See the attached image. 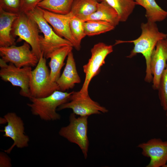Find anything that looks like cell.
Returning <instances> with one entry per match:
<instances>
[{
	"label": "cell",
	"instance_id": "6da1fadb",
	"mask_svg": "<svg viewBox=\"0 0 167 167\" xmlns=\"http://www.w3.org/2000/svg\"><path fill=\"white\" fill-rule=\"evenodd\" d=\"M141 33L137 39L131 41H118L115 44L124 43H133L134 46L129 54L126 56L131 58L138 54H142L146 62V69L144 80L150 83L152 81L153 76L150 68L152 53L158 42L167 39V34L161 32L156 23L147 21L141 24Z\"/></svg>",
	"mask_w": 167,
	"mask_h": 167
},
{
	"label": "cell",
	"instance_id": "7a4b0ae2",
	"mask_svg": "<svg viewBox=\"0 0 167 167\" xmlns=\"http://www.w3.org/2000/svg\"><path fill=\"white\" fill-rule=\"evenodd\" d=\"M73 91L70 92L55 91L49 96L41 98L31 97V103L27 105L32 114L46 121L59 120L61 116L56 112L58 108L69 101Z\"/></svg>",
	"mask_w": 167,
	"mask_h": 167
},
{
	"label": "cell",
	"instance_id": "3957f363",
	"mask_svg": "<svg viewBox=\"0 0 167 167\" xmlns=\"http://www.w3.org/2000/svg\"><path fill=\"white\" fill-rule=\"evenodd\" d=\"M25 13L35 21L39 30L43 34V37L41 36L40 45L42 52L46 59L49 58L53 52L61 47L66 46H73L70 42L59 36L53 30L44 17L41 8L37 6Z\"/></svg>",
	"mask_w": 167,
	"mask_h": 167
},
{
	"label": "cell",
	"instance_id": "277c9868",
	"mask_svg": "<svg viewBox=\"0 0 167 167\" xmlns=\"http://www.w3.org/2000/svg\"><path fill=\"white\" fill-rule=\"evenodd\" d=\"M36 66L32 70L31 75L29 82L30 98L45 97L56 90H60L57 83L51 79L46 58L42 52Z\"/></svg>",
	"mask_w": 167,
	"mask_h": 167
},
{
	"label": "cell",
	"instance_id": "5b68a950",
	"mask_svg": "<svg viewBox=\"0 0 167 167\" xmlns=\"http://www.w3.org/2000/svg\"><path fill=\"white\" fill-rule=\"evenodd\" d=\"M39 29L37 24L31 17L25 13L20 12L13 23L11 34L13 37H19L18 41L23 40L29 44L39 59L42 51Z\"/></svg>",
	"mask_w": 167,
	"mask_h": 167
},
{
	"label": "cell",
	"instance_id": "8992f818",
	"mask_svg": "<svg viewBox=\"0 0 167 167\" xmlns=\"http://www.w3.org/2000/svg\"><path fill=\"white\" fill-rule=\"evenodd\" d=\"M72 113L69 117V124L62 127L59 135L70 142L77 144L80 148L85 159L88 156L89 142L87 135L88 116L76 118Z\"/></svg>",
	"mask_w": 167,
	"mask_h": 167
},
{
	"label": "cell",
	"instance_id": "52a82bcc",
	"mask_svg": "<svg viewBox=\"0 0 167 167\" xmlns=\"http://www.w3.org/2000/svg\"><path fill=\"white\" fill-rule=\"evenodd\" d=\"M113 51V46L103 42L95 44L91 50V56L88 62L83 66L85 78L79 91L81 93L88 95V87L92 79L101 71L102 66L105 64L107 56Z\"/></svg>",
	"mask_w": 167,
	"mask_h": 167
},
{
	"label": "cell",
	"instance_id": "ba28073f",
	"mask_svg": "<svg viewBox=\"0 0 167 167\" xmlns=\"http://www.w3.org/2000/svg\"><path fill=\"white\" fill-rule=\"evenodd\" d=\"M6 62L0 59V77L5 82H10L13 86L20 88V94L29 98V82L32 69L31 66L21 68Z\"/></svg>",
	"mask_w": 167,
	"mask_h": 167
},
{
	"label": "cell",
	"instance_id": "9c48e42d",
	"mask_svg": "<svg viewBox=\"0 0 167 167\" xmlns=\"http://www.w3.org/2000/svg\"><path fill=\"white\" fill-rule=\"evenodd\" d=\"M30 46L24 41L20 46L14 45L7 47H0L1 58L6 63H11L19 68L36 66L39 59L31 50Z\"/></svg>",
	"mask_w": 167,
	"mask_h": 167
},
{
	"label": "cell",
	"instance_id": "30bf717a",
	"mask_svg": "<svg viewBox=\"0 0 167 167\" xmlns=\"http://www.w3.org/2000/svg\"><path fill=\"white\" fill-rule=\"evenodd\" d=\"M70 109L73 113L80 116H88L92 114L105 113L108 110L101 105L98 102L93 101L89 95H85L79 91H73L69 101L59 106L57 110Z\"/></svg>",
	"mask_w": 167,
	"mask_h": 167
},
{
	"label": "cell",
	"instance_id": "8fae6325",
	"mask_svg": "<svg viewBox=\"0 0 167 167\" xmlns=\"http://www.w3.org/2000/svg\"><path fill=\"white\" fill-rule=\"evenodd\" d=\"M7 120V124L1 131L4 133V137L11 138L13 144L5 150L6 153H10L13 148L16 147L22 148L28 146L29 136L25 134L24 126L22 119L14 112H9L4 116Z\"/></svg>",
	"mask_w": 167,
	"mask_h": 167
},
{
	"label": "cell",
	"instance_id": "7c38bea8",
	"mask_svg": "<svg viewBox=\"0 0 167 167\" xmlns=\"http://www.w3.org/2000/svg\"><path fill=\"white\" fill-rule=\"evenodd\" d=\"M143 156L150 158L147 167H162L167 162V141L160 138L151 139L138 144Z\"/></svg>",
	"mask_w": 167,
	"mask_h": 167
},
{
	"label": "cell",
	"instance_id": "4fadbf2b",
	"mask_svg": "<svg viewBox=\"0 0 167 167\" xmlns=\"http://www.w3.org/2000/svg\"><path fill=\"white\" fill-rule=\"evenodd\" d=\"M167 65V39L157 43L151 55L150 68L153 76V89L157 90L161 75Z\"/></svg>",
	"mask_w": 167,
	"mask_h": 167
},
{
	"label": "cell",
	"instance_id": "5bb4252c",
	"mask_svg": "<svg viewBox=\"0 0 167 167\" xmlns=\"http://www.w3.org/2000/svg\"><path fill=\"white\" fill-rule=\"evenodd\" d=\"M42 10L44 17L48 23L52 26L56 33L70 42L73 47L75 48V43L70 27V21L74 16L72 13L70 11L67 14H60L43 9Z\"/></svg>",
	"mask_w": 167,
	"mask_h": 167
},
{
	"label": "cell",
	"instance_id": "9a60e30c",
	"mask_svg": "<svg viewBox=\"0 0 167 167\" xmlns=\"http://www.w3.org/2000/svg\"><path fill=\"white\" fill-rule=\"evenodd\" d=\"M81 81L78 73L72 51L68 54L64 70L56 81L60 91L65 92L72 89Z\"/></svg>",
	"mask_w": 167,
	"mask_h": 167
},
{
	"label": "cell",
	"instance_id": "2e32d148",
	"mask_svg": "<svg viewBox=\"0 0 167 167\" xmlns=\"http://www.w3.org/2000/svg\"><path fill=\"white\" fill-rule=\"evenodd\" d=\"M18 15L0 8V47H7L15 45V40L11 32L13 23Z\"/></svg>",
	"mask_w": 167,
	"mask_h": 167
},
{
	"label": "cell",
	"instance_id": "e0dca14e",
	"mask_svg": "<svg viewBox=\"0 0 167 167\" xmlns=\"http://www.w3.org/2000/svg\"><path fill=\"white\" fill-rule=\"evenodd\" d=\"M73 47L66 46L54 51L49 56V63L50 68V76L52 80L56 82L61 75V71L65 64L64 60Z\"/></svg>",
	"mask_w": 167,
	"mask_h": 167
},
{
	"label": "cell",
	"instance_id": "ac0fdd59",
	"mask_svg": "<svg viewBox=\"0 0 167 167\" xmlns=\"http://www.w3.org/2000/svg\"><path fill=\"white\" fill-rule=\"evenodd\" d=\"M88 20L105 21L109 23L114 27L118 25L120 22L117 11L104 1L98 3L96 11L87 17L85 21Z\"/></svg>",
	"mask_w": 167,
	"mask_h": 167
},
{
	"label": "cell",
	"instance_id": "d6986e66",
	"mask_svg": "<svg viewBox=\"0 0 167 167\" xmlns=\"http://www.w3.org/2000/svg\"><path fill=\"white\" fill-rule=\"evenodd\" d=\"M136 5L142 6L146 10L147 21L155 23L161 22L167 17V11L163 9L155 0H135Z\"/></svg>",
	"mask_w": 167,
	"mask_h": 167
},
{
	"label": "cell",
	"instance_id": "ffe728a7",
	"mask_svg": "<svg viewBox=\"0 0 167 167\" xmlns=\"http://www.w3.org/2000/svg\"><path fill=\"white\" fill-rule=\"evenodd\" d=\"M99 2L95 0H74L71 12L84 22L97 10Z\"/></svg>",
	"mask_w": 167,
	"mask_h": 167
},
{
	"label": "cell",
	"instance_id": "44dd1931",
	"mask_svg": "<svg viewBox=\"0 0 167 167\" xmlns=\"http://www.w3.org/2000/svg\"><path fill=\"white\" fill-rule=\"evenodd\" d=\"M113 8L118 13L120 22L126 21L136 6L135 0H102Z\"/></svg>",
	"mask_w": 167,
	"mask_h": 167
},
{
	"label": "cell",
	"instance_id": "7402d4cb",
	"mask_svg": "<svg viewBox=\"0 0 167 167\" xmlns=\"http://www.w3.org/2000/svg\"><path fill=\"white\" fill-rule=\"evenodd\" d=\"M74 0H43L37 6L48 11L65 14L70 12Z\"/></svg>",
	"mask_w": 167,
	"mask_h": 167
},
{
	"label": "cell",
	"instance_id": "603a6c76",
	"mask_svg": "<svg viewBox=\"0 0 167 167\" xmlns=\"http://www.w3.org/2000/svg\"><path fill=\"white\" fill-rule=\"evenodd\" d=\"M83 26L86 36H93L111 31L115 27L110 24L99 20H88L84 22Z\"/></svg>",
	"mask_w": 167,
	"mask_h": 167
},
{
	"label": "cell",
	"instance_id": "cb8c5ba5",
	"mask_svg": "<svg viewBox=\"0 0 167 167\" xmlns=\"http://www.w3.org/2000/svg\"><path fill=\"white\" fill-rule=\"evenodd\" d=\"M84 21L79 18L73 16L70 23V27L75 46V48L78 51L81 48L82 39L86 36L83 26Z\"/></svg>",
	"mask_w": 167,
	"mask_h": 167
},
{
	"label": "cell",
	"instance_id": "d4e9b609",
	"mask_svg": "<svg viewBox=\"0 0 167 167\" xmlns=\"http://www.w3.org/2000/svg\"><path fill=\"white\" fill-rule=\"evenodd\" d=\"M160 104L164 110L167 111V65L163 72L158 89Z\"/></svg>",
	"mask_w": 167,
	"mask_h": 167
},
{
	"label": "cell",
	"instance_id": "484cf974",
	"mask_svg": "<svg viewBox=\"0 0 167 167\" xmlns=\"http://www.w3.org/2000/svg\"><path fill=\"white\" fill-rule=\"evenodd\" d=\"M0 8L5 11L14 13L20 12V0H0Z\"/></svg>",
	"mask_w": 167,
	"mask_h": 167
},
{
	"label": "cell",
	"instance_id": "4316f807",
	"mask_svg": "<svg viewBox=\"0 0 167 167\" xmlns=\"http://www.w3.org/2000/svg\"><path fill=\"white\" fill-rule=\"evenodd\" d=\"M43 0H20V12H27L35 8Z\"/></svg>",
	"mask_w": 167,
	"mask_h": 167
},
{
	"label": "cell",
	"instance_id": "83f0119b",
	"mask_svg": "<svg viewBox=\"0 0 167 167\" xmlns=\"http://www.w3.org/2000/svg\"><path fill=\"white\" fill-rule=\"evenodd\" d=\"M6 152L0 153V167H11L12 166L11 160Z\"/></svg>",
	"mask_w": 167,
	"mask_h": 167
},
{
	"label": "cell",
	"instance_id": "f1b7e54d",
	"mask_svg": "<svg viewBox=\"0 0 167 167\" xmlns=\"http://www.w3.org/2000/svg\"><path fill=\"white\" fill-rule=\"evenodd\" d=\"M7 123L6 119L3 117V118L0 117V124H4Z\"/></svg>",
	"mask_w": 167,
	"mask_h": 167
},
{
	"label": "cell",
	"instance_id": "f546056e",
	"mask_svg": "<svg viewBox=\"0 0 167 167\" xmlns=\"http://www.w3.org/2000/svg\"><path fill=\"white\" fill-rule=\"evenodd\" d=\"M162 167H167V162L166 163L162 166Z\"/></svg>",
	"mask_w": 167,
	"mask_h": 167
},
{
	"label": "cell",
	"instance_id": "4dcf8cb0",
	"mask_svg": "<svg viewBox=\"0 0 167 167\" xmlns=\"http://www.w3.org/2000/svg\"><path fill=\"white\" fill-rule=\"evenodd\" d=\"M95 0L97 2L99 3V2H102V0Z\"/></svg>",
	"mask_w": 167,
	"mask_h": 167
},
{
	"label": "cell",
	"instance_id": "1f68e13d",
	"mask_svg": "<svg viewBox=\"0 0 167 167\" xmlns=\"http://www.w3.org/2000/svg\"><path fill=\"white\" fill-rule=\"evenodd\" d=\"M166 121H167V124L166 125V126L167 127V111H166Z\"/></svg>",
	"mask_w": 167,
	"mask_h": 167
}]
</instances>
